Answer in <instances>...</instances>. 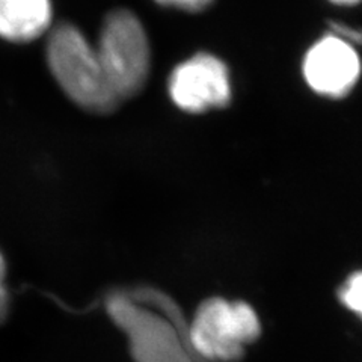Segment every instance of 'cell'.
I'll return each instance as SVG.
<instances>
[{
	"mask_svg": "<svg viewBox=\"0 0 362 362\" xmlns=\"http://www.w3.org/2000/svg\"><path fill=\"white\" fill-rule=\"evenodd\" d=\"M47 64L56 82L78 107L93 113H110L119 107L97 49L76 26L64 23L52 30Z\"/></svg>",
	"mask_w": 362,
	"mask_h": 362,
	"instance_id": "6da1fadb",
	"label": "cell"
},
{
	"mask_svg": "<svg viewBox=\"0 0 362 362\" xmlns=\"http://www.w3.org/2000/svg\"><path fill=\"white\" fill-rule=\"evenodd\" d=\"M262 335L257 311L243 300H204L187 326L194 352L207 362H235Z\"/></svg>",
	"mask_w": 362,
	"mask_h": 362,
	"instance_id": "7a4b0ae2",
	"label": "cell"
},
{
	"mask_svg": "<svg viewBox=\"0 0 362 362\" xmlns=\"http://www.w3.org/2000/svg\"><path fill=\"white\" fill-rule=\"evenodd\" d=\"M97 54L119 105L141 93L150 74L151 50L138 17L126 9L110 13L101 28Z\"/></svg>",
	"mask_w": 362,
	"mask_h": 362,
	"instance_id": "3957f363",
	"label": "cell"
},
{
	"mask_svg": "<svg viewBox=\"0 0 362 362\" xmlns=\"http://www.w3.org/2000/svg\"><path fill=\"white\" fill-rule=\"evenodd\" d=\"M362 74L361 56L352 41L331 32L317 40L302 61L305 83L326 98H343L352 93Z\"/></svg>",
	"mask_w": 362,
	"mask_h": 362,
	"instance_id": "277c9868",
	"label": "cell"
},
{
	"mask_svg": "<svg viewBox=\"0 0 362 362\" xmlns=\"http://www.w3.org/2000/svg\"><path fill=\"white\" fill-rule=\"evenodd\" d=\"M168 89L174 105L187 113L222 109L231 101L230 70L216 56L198 53L174 68Z\"/></svg>",
	"mask_w": 362,
	"mask_h": 362,
	"instance_id": "5b68a950",
	"label": "cell"
},
{
	"mask_svg": "<svg viewBox=\"0 0 362 362\" xmlns=\"http://www.w3.org/2000/svg\"><path fill=\"white\" fill-rule=\"evenodd\" d=\"M50 0H0V38L29 42L41 37L52 23Z\"/></svg>",
	"mask_w": 362,
	"mask_h": 362,
	"instance_id": "8992f818",
	"label": "cell"
},
{
	"mask_svg": "<svg viewBox=\"0 0 362 362\" xmlns=\"http://www.w3.org/2000/svg\"><path fill=\"white\" fill-rule=\"evenodd\" d=\"M338 299L341 305L362 320V270L354 272L338 288Z\"/></svg>",
	"mask_w": 362,
	"mask_h": 362,
	"instance_id": "52a82bcc",
	"label": "cell"
},
{
	"mask_svg": "<svg viewBox=\"0 0 362 362\" xmlns=\"http://www.w3.org/2000/svg\"><path fill=\"white\" fill-rule=\"evenodd\" d=\"M6 278V262L4 254L0 252V325L5 322L9 314V293L5 286Z\"/></svg>",
	"mask_w": 362,
	"mask_h": 362,
	"instance_id": "ba28073f",
	"label": "cell"
},
{
	"mask_svg": "<svg viewBox=\"0 0 362 362\" xmlns=\"http://www.w3.org/2000/svg\"><path fill=\"white\" fill-rule=\"evenodd\" d=\"M156 2L165 6L189 11V13H198V11L206 9L213 0H156Z\"/></svg>",
	"mask_w": 362,
	"mask_h": 362,
	"instance_id": "9c48e42d",
	"label": "cell"
},
{
	"mask_svg": "<svg viewBox=\"0 0 362 362\" xmlns=\"http://www.w3.org/2000/svg\"><path fill=\"white\" fill-rule=\"evenodd\" d=\"M329 2L337 6H355L362 4V0H329Z\"/></svg>",
	"mask_w": 362,
	"mask_h": 362,
	"instance_id": "30bf717a",
	"label": "cell"
}]
</instances>
